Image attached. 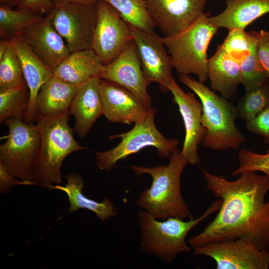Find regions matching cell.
Wrapping results in <instances>:
<instances>
[{
	"label": "cell",
	"mask_w": 269,
	"mask_h": 269,
	"mask_svg": "<svg viewBox=\"0 0 269 269\" xmlns=\"http://www.w3.org/2000/svg\"><path fill=\"white\" fill-rule=\"evenodd\" d=\"M104 66L92 48L79 50L70 53L53 71V75L79 86L92 78H100Z\"/></svg>",
	"instance_id": "cell-23"
},
{
	"label": "cell",
	"mask_w": 269,
	"mask_h": 269,
	"mask_svg": "<svg viewBox=\"0 0 269 269\" xmlns=\"http://www.w3.org/2000/svg\"><path fill=\"white\" fill-rule=\"evenodd\" d=\"M9 40L19 59L30 91L29 103L23 121L26 123H34L37 94L42 86L53 76V71L33 53L21 34L11 37Z\"/></svg>",
	"instance_id": "cell-18"
},
{
	"label": "cell",
	"mask_w": 269,
	"mask_h": 269,
	"mask_svg": "<svg viewBox=\"0 0 269 269\" xmlns=\"http://www.w3.org/2000/svg\"><path fill=\"white\" fill-rule=\"evenodd\" d=\"M64 177L67 180L65 185H51L48 189L59 190L67 194L70 203L67 213H72L80 209H86L94 213L98 218L104 221L117 216L118 208L111 199L105 197L102 202H98L83 194L84 183L80 174L72 172Z\"/></svg>",
	"instance_id": "cell-22"
},
{
	"label": "cell",
	"mask_w": 269,
	"mask_h": 269,
	"mask_svg": "<svg viewBox=\"0 0 269 269\" xmlns=\"http://www.w3.org/2000/svg\"><path fill=\"white\" fill-rule=\"evenodd\" d=\"M16 178L11 175L0 163V192L1 193H9L12 188L16 185H29L28 182Z\"/></svg>",
	"instance_id": "cell-35"
},
{
	"label": "cell",
	"mask_w": 269,
	"mask_h": 269,
	"mask_svg": "<svg viewBox=\"0 0 269 269\" xmlns=\"http://www.w3.org/2000/svg\"><path fill=\"white\" fill-rule=\"evenodd\" d=\"M246 127L250 132L263 137L269 143V107L246 121Z\"/></svg>",
	"instance_id": "cell-33"
},
{
	"label": "cell",
	"mask_w": 269,
	"mask_h": 269,
	"mask_svg": "<svg viewBox=\"0 0 269 269\" xmlns=\"http://www.w3.org/2000/svg\"><path fill=\"white\" fill-rule=\"evenodd\" d=\"M21 35L33 53L53 71L71 53L47 15L25 29Z\"/></svg>",
	"instance_id": "cell-17"
},
{
	"label": "cell",
	"mask_w": 269,
	"mask_h": 269,
	"mask_svg": "<svg viewBox=\"0 0 269 269\" xmlns=\"http://www.w3.org/2000/svg\"><path fill=\"white\" fill-rule=\"evenodd\" d=\"M70 114L66 112L54 118L36 115L35 123L41 135V146L36 165L34 185L47 188L62 182L61 167L65 158L71 153L86 148L78 144L69 126Z\"/></svg>",
	"instance_id": "cell-5"
},
{
	"label": "cell",
	"mask_w": 269,
	"mask_h": 269,
	"mask_svg": "<svg viewBox=\"0 0 269 269\" xmlns=\"http://www.w3.org/2000/svg\"><path fill=\"white\" fill-rule=\"evenodd\" d=\"M78 88L53 75L37 94L36 116L50 118L69 112Z\"/></svg>",
	"instance_id": "cell-20"
},
{
	"label": "cell",
	"mask_w": 269,
	"mask_h": 269,
	"mask_svg": "<svg viewBox=\"0 0 269 269\" xmlns=\"http://www.w3.org/2000/svg\"><path fill=\"white\" fill-rule=\"evenodd\" d=\"M221 13L209 17L218 28L228 30L245 29L255 20L269 12V0H226Z\"/></svg>",
	"instance_id": "cell-21"
},
{
	"label": "cell",
	"mask_w": 269,
	"mask_h": 269,
	"mask_svg": "<svg viewBox=\"0 0 269 269\" xmlns=\"http://www.w3.org/2000/svg\"><path fill=\"white\" fill-rule=\"evenodd\" d=\"M114 7L129 24L139 30L154 32L156 25L145 0H103Z\"/></svg>",
	"instance_id": "cell-26"
},
{
	"label": "cell",
	"mask_w": 269,
	"mask_h": 269,
	"mask_svg": "<svg viewBox=\"0 0 269 269\" xmlns=\"http://www.w3.org/2000/svg\"><path fill=\"white\" fill-rule=\"evenodd\" d=\"M195 256L213 259L217 269H268L269 251L241 239L211 242L193 248Z\"/></svg>",
	"instance_id": "cell-11"
},
{
	"label": "cell",
	"mask_w": 269,
	"mask_h": 269,
	"mask_svg": "<svg viewBox=\"0 0 269 269\" xmlns=\"http://www.w3.org/2000/svg\"><path fill=\"white\" fill-rule=\"evenodd\" d=\"M257 45L240 63L241 82L245 91L266 84L269 78L262 66L256 53Z\"/></svg>",
	"instance_id": "cell-31"
},
{
	"label": "cell",
	"mask_w": 269,
	"mask_h": 269,
	"mask_svg": "<svg viewBox=\"0 0 269 269\" xmlns=\"http://www.w3.org/2000/svg\"><path fill=\"white\" fill-rule=\"evenodd\" d=\"M200 169L207 188L222 200L215 218L188 243L195 248L206 244L241 239L269 251V178L255 171L242 172L235 180Z\"/></svg>",
	"instance_id": "cell-1"
},
{
	"label": "cell",
	"mask_w": 269,
	"mask_h": 269,
	"mask_svg": "<svg viewBox=\"0 0 269 269\" xmlns=\"http://www.w3.org/2000/svg\"><path fill=\"white\" fill-rule=\"evenodd\" d=\"M46 15L71 53L92 48L97 19L96 3L53 7Z\"/></svg>",
	"instance_id": "cell-9"
},
{
	"label": "cell",
	"mask_w": 269,
	"mask_h": 269,
	"mask_svg": "<svg viewBox=\"0 0 269 269\" xmlns=\"http://www.w3.org/2000/svg\"><path fill=\"white\" fill-rule=\"evenodd\" d=\"M0 42V59L2 57L10 43L9 39H1Z\"/></svg>",
	"instance_id": "cell-38"
},
{
	"label": "cell",
	"mask_w": 269,
	"mask_h": 269,
	"mask_svg": "<svg viewBox=\"0 0 269 269\" xmlns=\"http://www.w3.org/2000/svg\"><path fill=\"white\" fill-rule=\"evenodd\" d=\"M22 0H0V5L9 6L11 8L16 7Z\"/></svg>",
	"instance_id": "cell-39"
},
{
	"label": "cell",
	"mask_w": 269,
	"mask_h": 269,
	"mask_svg": "<svg viewBox=\"0 0 269 269\" xmlns=\"http://www.w3.org/2000/svg\"><path fill=\"white\" fill-rule=\"evenodd\" d=\"M52 7V0H22L15 8H28L41 15H46Z\"/></svg>",
	"instance_id": "cell-36"
},
{
	"label": "cell",
	"mask_w": 269,
	"mask_h": 269,
	"mask_svg": "<svg viewBox=\"0 0 269 269\" xmlns=\"http://www.w3.org/2000/svg\"><path fill=\"white\" fill-rule=\"evenodd\" d=\"M178 79L201 101L202 124L206 130L202 144L213 150L239 148L245 142L246 137L236 125V107L189 75H179Z\"/></svg>",
	"instance_id": "cell-3"
},
{
	"label": "cell",
	"mask_w": 269,
	"mask_h": 269,
	"mask_svg": "<svg viewBox=\"0 0 269 269\" xmlns=\"http://www.w3.org/2000/svg\"><path fill=\"white\" fill-rule=\"evenodd\" d=\"M99 89L103 115L111 123L131 125L142 121L146 116L149 109L123 86L101 79Z\"/></svg>",
	"instance_id": "cell-16"
},
{
	"label": "cell",
	"mask_w": 269,
	"mask_h": 269,
	"mask_svg": "<svg viewBox=\"0 0 269 269\" xmlns=\"http://www.w3.org/2000/svg\"><path fill=\"white\" fill-rule=\"evenodd\" d=\"M256 53L262 66L269 78V31L262 29L258 31Z\"/></svg>",
	"instance_id": "cell-34"
},
{
	"label": "cell",
	"mask_w": 269,
	"mask_h": 269,
	"mask_svg": "<svg viewBox=\"0 0 269 269\" xmlns=\"http://www.w3.org/2000/svg\"><path fill=\"white\" fill-rule=\"evenodd\" d=\"M173 95V102L178 107L182 118L185 135L180 153L188 164L199 163V145L206 130L202 124V106L194 93L185 92L173 79L168 86Z\"/></svg>",
	"instance_id": "cell-14"
},
{
	"label": "cell",
	"mask_w": 269,
	"mask_h": 269,
	"mask_svg": "<svg viewBox=\"0 0 269 269\" xmlns=\"http://www.w3.org/2000/svg\"><path fill=\"white\" fill-rule=\"evenodd\" d=\"M208 0H145L156 26L164 36L174 35L203 13Z\"/></svg>",
	"instance_id": "cell-15"
},
{
	"label": "cell",
	"mask_w": 269,
	"mask_h": 269,
	"mask_svg": "<svg viewBox=\"0 0 269 269\" xmlns=\"http://www.w3.org/2000/svg\"><path fill=\"white\" fill-rule=\"evenodd\" d=\"M269 107V83L245 91L237 105L238 117L247 121Z\"/></svg>",
	"instance_id": "cell-29"
},
{
	"label": "cell",
	"mask_w": 269,
	"mask_h": 269,
	"mask_svg": "<svg viewBox=\"0 0 269 269\" xmlns=\"http://www.w3.org/2000/svg\"><path fill=\"white\" fill-rule=\"evenodd\" d=\"M100 81L101 78L95 77L79 86L69 111L75 119L73 130L81 138L87 134L103 115Z\"/></svg>",
	"instance_id": "cell-19"
},
{
	"label": "cell",
	"mask_w": 269,
	"mask_h": 269,
	"mask_svg": "<svg viewBox=\"0 0 269 269\" xmlns=\"http://www.w3.org/2000/svg\"><path fill=\"white\" fill-rule=\"evenodd\" d=\"M238 156L239 164L232 172V176H238L247 171H259L269 178V148L266 153L263 154L243 148L239 151Z\"/></svg>",
	"instance_id": "cell-32"
},
{
	"label": "cell",
	"mask_w": 269,
	"mask_h": 269,
	"mask_svg": "<svg viewBox=\"0 0 269 269\" xmlns=\"http://www.w3.org/2000/svg\"><path fill=\"white\" fill-rule=\"evenodd\" d=\"M258 31L247 32L245 30H229L224 42L219 46L239 64L245 59L257 45Z\"/></svg>",
	"instance_id": "cell-28"
},
{
	"label": "cell",
	"mask_w": 269,
	"mask_h": 269,
	"mask_svg": "<svg viewBox=\"0 0 269 269\" xmlns=\"http://www.w3.org/2000/svg\"><path fill=\"white\" fill-rule=\"evenodd\" d=\"M19 59L10 42L0 59V91L25 83Z\"/></svg>",
	"instance_id": "cell-30"
},
{
	"label": "cell",
	"mask_w": 269,
	"mask_h": 269,
	"mask_svg": "<svg viewBox=\"0 0 269 269\" xmlns=\"http://www.w3.org/2000/svg\"><path fill=\"white\" fill-rule=\"evenodd\" d=\"M8 129L5 142L0 145V163L15 178L34 185L41 135L34 123L10 117L4 122Z\"/></svg>",
	"instance_id": "cell-7"
},
{
	"label": "cell",
	"mask_w": 269,
	"mask_h": 269,
	"mask_svg": "<svg viewBox=\"0 0 269 269\" xmlns=\"http://www.w3.org/2000/svg\"><path fill=\"white\" fill-rule=\"evenodd\" d=\"M208 77L211 89L231 100L241 84L240 64L219 45L216 52L208 59Z\"/></svg>",
	"instance_id": "cell-24"
},
{
	"label": "cell",
	"mask_w": 269,
	"mask_h": 269,
	"mask_svg": "<svg viewBox=\"0 0 269 269\" xmlns=\"http://www.w3.org/2000/svg\"><path fill=\"white\" fill-rule=\"evenodd\" d=\"M44 16L28 8L14 9L0 5V37L8 38L21 34L32 25L41 20Z\"/></svg>",
	"instance_id": "cell-25"
},
{
	"label": "cell",
	"mask_w": 269,
	"mask_h": 269,
	"mask_svg": "<svg viewBox=\"0 0 269 269\" xmlns=\"http://www.w3.org/2000/svg\"><path fill=\"white\" fill-rule=\"evenodd\" d=\"M209 13L204 12L180 32L161 37L178 74H194L203 83L208 79V47L219 29L209 21Z\"/></svg>",
	"instance_id": "cell-6"
},
{
	"label": "cell",
	"mask_w": 269,
	"mask_h": 269,
	"mask_svg": "<svg viewBox=\"0 0 269 269\" xmlns=\"http://www.w3.org/2000/svg\"><path fill=\"white\" fill-rule=\"evenodd\" d=\"M169 158L168 164L152 167L133 165L130 168L139 177L147 174L152 183L139 194L137 205L156 219L169 217L182 220L193 218L181 191V176L188 164L176 147Z\"/></svg>",
	"instance_id": "cell-2"
},
{
	"label": "cell",
	"mask_w": 269,
	"mask_h": 269,
	"mask_svg": "<svg viewBox=\"0 0 269 269\" xmlns=\"http://www.w3.org/2000/svg\"><path fill=\"white\" fill-rule=\"evenodd\" d=\"M156 110L151 107L144 119L134 124L130 131L110 136V139L120 138L121 141L115 147L105 151L94 150L95 164L98 168L110 171L116 163L142 148L152 146L162 157H169L179 144L175 138H167L158 130L155 124Z\"/></svg>",
	"instance_id": "cell-8"
},
{
	"label": "cell",
	"mask_w": 269,
	"mask_h": 269,
	"mask_svg": "<svg viewBox=\"0 0 269 269\" xmlns=\"http://www.w3.org/2000/svg\"><path fill=\"white\" fill-rule=\"evenodd\" d=\"M99 0H52L53 7L59 6L69 3L93 4Z\"/></svg>",
	"instance_id": "cell-37"
},
{
	"label": "cell",
	"mask_w": 269,
	"mask_h": 269,
	"mask_svg": "<svg viewBox=\"0 0 269 269\" xmlns=\"http://www.w3.org/2000/svg\"><path fill=\"white\" fill-rule=\"evenodd\" d=\"M221 204L222 200L219 199L200 217L188 220L169 217L161 221L139 210L137 218L141 251L167 264L173 261L179 253H190L192 248L186 242L188 234L201 222L218 212Z\"/></svg>",
	"instance_id": "cell-4"
},
{
	"label": "cell",
	"mask_w": 269,
	"mask_h": 269,
	"mask_svg": "<svg viewBox=\"0 0 269 269\" xmlns=\"http://www.w3.org/2000/svg\"><path fill=\"white\" fill-rule=\"evenodd\" d=\"M96 8L97 24L92 49L105 65L115 60L133 37L128 24L111 4L99 0Z\"/></svg>",
	"instance_id": "cell-10"
},
{
	"label": "cell",
	"mask_w": 269,
	"mask_h": 269,
	"mask_svg": "<svg viewBox=\"0 0 269 269\" xmlns=\"http://www.w3.org/2000/svg\"><path fill=\"white\" fill-rule=\"evenodd\" d=\"M128 25L146 80L149 84L158 83L163 92L169 91L168 86L173 79L172 76L173 65L161 37L154 31L146 32Z\"/></svg>",
	"instance_id": "cell-12"
},
{
	"label": "cell",
	"mask_w": 269,
	"mask_h": 269,
	"mask_svg": "<svg viewBox=\"0 0 269 269\" xmlns=\"http://www.w3.org/2000/svg\"><path fill=\"white\" fill-rule=\"evenodd\" d=\"M30 100V91L26 82L0 91V122L13 117L23 121Z\"/></svg>",
	"instance_id": "cell-27"
},
{
	"label": "cell",
	"mask_w": 269,
	"mask_h": 269,
	"mask_svg": "<svg viewBox=\"0 0 269 269\" xmlns=\"http://www.w3.org/2000/svg\"><path fill=\"white\" fill-rule=\"evenodd\" d=\"M100 78L123 86L133 93L146 108L151 107V98L147 90L149 83L144 76L134 40L115 60L104 66Z\"/></svg>",
	"instance_id": "cell-13"
}]
</instances>
